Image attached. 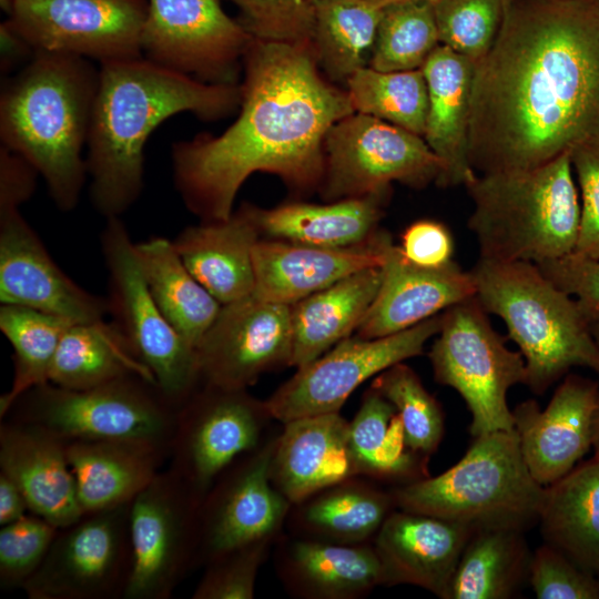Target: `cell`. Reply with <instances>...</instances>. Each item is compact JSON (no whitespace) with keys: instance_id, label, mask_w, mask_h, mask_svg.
Instances as JSON below:
<instances>
[{"instance_id":"1","label":"cell","mask_w":599,"mask_h":599,"mask_svg":"<svg viewBox=\"0 0 599 599\" xmlns=\"http://www.w3.org/2000/svg\"><path fill=\"white\" fill-rule=\"evenodd\" d=\"M599 135V0H508L475 64L469 162L529 170Z\"/></svg>"},{"instance_id":"2","label":"cell","mask_w":599,"mask_h":599,"mask_svg":"<svg viewBox=\"0 0 599 599\" xmlns=\"http://www.w3.org/2000/svg\"><path fill=\"white\" fill-rule=\"evenodd\" d=\"M242 69L236 120L220 135L172 145L174 186L201 222L229 219L241 186L256 172L278 176L297 193L318 190L325 135L355 112L309 47L252 38Z\"/></svg>"},{"instance_id":"3","label":"cell","mask_w":599,"mask_h":599,"mask_svg":"<svg viewBox=\"0 0 599 599\" xmlns=\"http://www.w3.org/2000/svg\"><path fill=\"white\" fill-rule=\"evenodd\" d=\"M241 84H212L143 57L100 64L87 142L89 196L105 220L121 217L144 187V146L169 118L191 112L203 121L232 114Z\"/></svg>"},{"instance_id":"4","label":"cell","mask_w":599,"mask_h":599,"mask_svg":"<svg viewBox=\"0 0 599 599\" xmlns=\"http://www.w3.org/2000/svg\"><path fill=\"white\" fill-rule=\"evenodd\" d=\"M98 85L99 69L89 59L35 51L1 88V145L38 170L62 212L78 205L88 179L83 146Z\"/></svg>"},{"instance_id":"5","label":"cell","mask_w":599,"mask_h":599,"mask_svg":"<svg viewBox=\"0 0 599 599\" xmlns=\"http://www.w3.org/2000/svg\"><path fill=\"white\" fill-rule=\"evenodd\" d=\"M466 189L479 257L539 264L575 252L581 206L570 152L529 170L477 174Z\"/></svg>"},{"instance_id":"6","label":"cell","mask_w":599,"mask_h":599,"mask_svg":"<svg viewBox=\"0 0 599 599\" xmlns=\"http://www.w3.org/2000/svg\"><path fill=\"white\" fill-rule=\"evenodd\" d=\"M476 298L506 325L522 355L526 386L545 394L572 368L599 376V348L590 322L575 297L555 285L535 263L478 257L470 270Z\"/></svg>"},{"instance_id":"7","label":"cell","mask_w":599,"mask_h":599,"mask_svg":"<svg viewBox=\"0 0 599 599\" xmlns=\"http://www.w3.org/2000/svg\"><path fill=\"white\" fill-rule=\"evenodd\" d=\"M545 486L530 474L517 432L474 437L465 455L435 477L393 490L398 509L429 515L473 529L528 530L538 522Z\"/></svg>"},{"instance_id":"8","label":"cell","mask_w":599,"mask_h":599,"mask_svg":"<svg viewBox=\"0 0 599 599\" xmlns=\"http://www.w3.org/2000/svg\"><path fill=\"white\" fill-rule=\"evenodd\" d=\"M177 410L156 383L131 375L84 389L44 383L22 394L2 419L40 426L65 443L131 439L170 451Z\"/></svg>"},{"instance_id":"9","label":"cell","mask_w":599,"mask_h":599,"mask_svg":"<svg viewBox=\"0 0 599 599\" xmlns=\"http://www.w3.org/2000/svg\"><path fill=\"white\" fill-rule=\"evenodd\" d=\"M428 357L435 380L465 400L473 437L514 429L507 394L526 384V363L519 351L505 344L476 296L441 313Z\"/></svg>"},{"instance_id":"10","label":"cell","mask_w":599,"mask_h":599,"mask_svg":"<svg viewBox=\"0 0 599 599\" xmlns=\"http://www.w3.org/2000/svg\"><path fill=\"white\" fill-rule=\"evenodd\" d=\"M108 273V315L164 396L180 407L200 386L195 348L167 321L142 275L135 243L121 217L105 220L100 236Z\"/></svg>"},{"instance_id":"11","label":"cell","mask_w":599,"mask_h":599,"mask_svg":"<svg viewBox=\"0 0 599 599\" xmlns=\"http://www.w3.org/2000/svg\"><path fill=\"white\" fill-rule=\"evenodd\" d=\"M323 151L318 191L326 202L386 194L393 182L423 189L443 169L423 136L358 112L328 130Z\"/></svg>"},{"instance_id":"12","label":"cell","mask_w":599,"mask_h":599,"mask_svg":"<svg viewBox=\"0 0 599 599\" xmlns=\"http://www.w3.org/2000/svg\"><path fill=\"white\" fill-rule=\"evenodd\" d=\"M203 497L169 467L130 504L132 569L123 599H169L200 555Z\"/></svg>"},{"instance_id":"13","label":"cell","mask_w":599,"mask_h":599,"mask_svg":"<svg viewBox=\"0 0 599 599\" xmlns=\"http://www.w3.org/2000/svg\"><path fill=\"white\" fill-rule=\"evenodd\" d=\"M130 504L84 512L59 528L21 588L30 599H123L132 569Z\"/></svg>"},{"instance_id":"14","label":"cell","mask_w":599,"mask_h":599,"mask_svg":"<svg viewBox=\"0 0 599 599\" xmlns=\"http://www.w3.org/2000/svg\"><path fill=\"white\" fill-rule=\"evenodd\" d=\"M441 313L388 336L355 335L343 339L297 368L265 400L272 418L285 424L301 417L338 413L362 383L395 364L422 355L426 343L441 326Z\"/></svg>"},{"instance_id":"15","label":"cell","mask_w":599,"mask_h":599,"mask_svg":"<svg viewBox=\"0 0 599 599\" xmlns=\"http://www.w3.org/2000/svg\"><path fill=\"white\" fill-rule=\"evenodd\" d=\"M271 418L246 389L200 384L179 407L167 467L204 498L226 467L263 443Z\"/></svg>"},{"instance_id":"16","label":"cell","mask_w":599,"mask_h":599,"mask_svg":"<svg viewBox=\"0 0 599 599\" xmlns=\"http://www.w3.org/2000/svg\"><path fill=\"white\" fill-rule=\"evenodd\" d=\"M252 35L229 17L221 0H148L142 57L212 84H238Z\"/></svg>"},{"instance_id":"17","label":"cell","mask_w":599,"mask_h":599,"mask_svg":"<svg viewBox=\"0 0 599 599\" xmlns=\"http://www.w3.org/2000/svg\"><path fill=\"white\" fill-rule=\"evenodd\" d=\"M148 0H13L7 22L34 51L100 64L142 57Z\"/></svg>"},{"instance_id":"18","label":"cell","mask_w":599,"mask_h":599,"mask_svg":"<svg viewBox=\"0 0 599 599\" xmlns=\"http://www.w3.org/2000/svg\"><path fill=\"white\" fill-rule=\"evenodd\" d=\"M276 438L235 459L204 496L200 565L231 549L272 540L281 529L292 504L271 479Z\"/></svg>"},{"instance_id":"19","label":"cell","mask_w":599,"mask_h":599,"mask_svg":"<svg viewBox=\"0 0 599 599\" xmlns=\"http://www.w3.org/2000/svg\"><path fill=\"white\" fill-rule=\"evenodd\" d=\"M291 306L253 295L222 305L195 347L200 384L246 389L263 374L290 366Z\"/></svg>"},{"instance_id":"20","label":"cell","mask_w":599,"mask_h":599,"mask_svg":"<svg viewBox=\"0 0 599 599\" xmlns=\"http://www.w3.org/2000/svg\"><path fill=\"white\" fill-rule=\"evenodd\" d=\"M0 303L72 324L108 315L105 297L84 290L61 270L20 210L0 214Z\"/></svg>"},{"instance_id":"21","label":"cell","mask_w":599,"mask_h":599,"mask_svg":"<svg viewBox=\"0 0 599 599\" xmlns=\"http://www.w3.org/2000/svg\"><path fill=\"white\" fill-rule=\"evenodd\" d=\"M598 394V380L568 373L545 408L528 399L512 409L524 460L540 485L565 476L590 450Z\"/></svg>"},{"instance_id":"22","label":"cell","mask_w":599,"mask_h":599,"mask_svg":"<svg viewBox=\"0 0 599 599\" xmlns=\"http://www.w3.org/2000/svg\"><path fill=\"white\" fill-rule=\"evenodd\" d=\"M390 242V234L379 229L365 242L347 247L260 238L253 248L252 295L292 306L352 274L382 266Z\"/></svg>"},{"instance_id":"23","label":"cell","mask_w":599,"mask_h":599,"mask_svg":"<svg viewBox=\"0 0 599 599\" xmlns=\"http://www.w3.org/2000/svg\"><path fill=\"white\" fill-rule=\"evenodd\" d=\"M473 530L443 518L393 510L373 544L383 586L413 585L449 599L454 573Z\"/></svg>"},{"instance_id":"24","label":"cell","mask_w":599,"mask_h":599,"mask_svg":"<svg viewBox=\"0 0 599 599\" xmlns=\"http://www.w3.org/2000/svg\"><path fill=\"white\" fill-rule=\"evenodd\" d=\"M382 281L355 335L377 338L408 329L474 297L473 275L455 261L441 267L409 262L390 242L385 251Z\"/></svg>"},{"instance_id":"25","label":"cell","mask_w":599,"mask_h":599,"mask_svg":"<svg viewBox=\"0 0 599 599\" xmlns=\"http://www.w3.org/2000/svg\"><path fill=\"white\" fill-rule=\"evenodd\" d=\"M0 471L20 487L30 512L57 528L83 515L67 443L53 433L32 424L1 419Z\"/></svg>"},{"instance_id":"26","label":"cell","mask_w":599,"mask_h":599,"mask_svg":"<svg viewBox=\"0 0 599 599\" xmlns=\"http://www.w3.org/2000/svg\"><path fill=\"white\" fill-rule=\"evenodd\" d=\"M283 425L276 438L271 479L291 504L297 505L329 486L359 476L349 445V423L339 412Z\"/></svg>"},{"instance_id":"27","label":"cell","mask_w":599,"mask_h":599,"mask_svg":"<svg viewBox=\"0 0 599 599\" xmlns=\"http://www.w3.org/2000/svg\"><path fill=\"white\" fill-rule=\"evenodd\" d=\"M476 62L439 44L422 68L428 110L424 140L440 160V187L470 183L477 173L469 162V120Z\"/></svg>"},{"instance_id":"28","label":"cell","mask_w":599,"mask_h":599,"mask_svg":"<svg viewBox=\"0 0 599 599\" xmlns=\"http://www.w3.org/2000/svg\"><path fill=\"white\" fill-rule=\"evenodd\" d=\"M260 238L242 203L229 219L187 226L172 242L196 281L225 305L253 294V248Z\"/></svg>"},{"instance_id":"29","label":"cell","mask_w":599,"mask_h":599,"mask_svg":"<svg viewBox=\"0 0 599 599\" xmlns=\"http://www.w3.org/2000/svg\"><path fill=\"white\" fill-rule=\"evenodd\" d=\"M78 499L84 512L131 502L162 470L169 449L131 439L67 443Z\"/></svg>"},{"instance_id":"30","label":"cell","mask_w":599,"mask_h":599,"mask_svg":"<svg viewBox=\"0 0 599 599\" xmlns=\"http://www.w3.org/2000/svg\"><path fill=\"white\" fill-rule=\"evenodd\" d=\"M386 194L343 199L325 204L288 202L264 209L243 203L261 238L319 247H347L377 230Z\"/></svg>"},{"instance_id":"31","label":"cell","mask_w":599,"mask_h":599,"mask_svg":"<svg viewBox=\"0 0 599 599\" xmlns=\"http://www.w3.org/2000/svg\"><path fill=\"white\" fill-rule=\"evenodd\" d=\"M382 270L352 274L291 306L290 366L300 368L355 332L376 297Z\"/></svg>"},{"instance_id":"32","label":"cell","mask_w":599,"mask_h":599,"mask_svg":"<svg viewBox=\"0 0 599 599\" xmlns=\"http://www.w3.org/2000/svg\"><path fill=\"white\" fill-rule=\"evenodd\" d=\"M538 524L544 542L599 575V458L582 459L545 486Z\"/></svg>"},{"instance_id":"33","label":"cell","mask_w":599,"mask_h":599,"mask_svg":"<svg viewBox=\"0 0 599 599\" xmlns=\"http://www.w3.org/2000/svg\"><path fill=\"white\" fill-rule=\"evenodd\" d=\"M281 568L287 586L306 598L353 599L383 586L379 558L366 542L297 539L285 549Z\"/></svg>"},{"instance_id":"34","label":"cell","mask_w":599,"mask_h":599,"mask_svg":"<svg viewBox=\"0 0 599 599\" xmlns=\"http://www.w3.org/2000/svg\"><path fill=\"white\" fill-rule=\"evenodd\" d=\"M134 247L142 275L159 308L195 348L222 304L191 274L172 240L152 236L135 243Z\"/></svg>"},{"instance_id":"35","label":"cell","mask_w":599,"mask_h":599,"mask_svg":"<svg viewBox=\"0 0 599 599\" xmlns=\"http://www.w3.org/2000/svg\"><path fill=\"white\" fill-rule=\"evenodd\" d=\"M131 375L156 383L116 326L103 318L68 327L55 353L49 382L64 388L84 389Z\"/></svg>"},{"instance_id":"36","label":"cell","mask_w":599,"mask_h":599,"mask_svg":"<svg viewBox=\"0 0 599 599\" xmlns=\"http://www.w3.org/2000/svg\"><path fill=\"white\" fill-rule=\"evenodd\" d=\"M349 445L359 476L410 484L428 477V458L414 451L394 405L370 387L349 423Z\"/></svg>"},{"instance_id":"37","label":"cell","mask_w":599,"mask_h":599,"mask_svg":"<svg viewBox=\"0 0 599 599\" xmlns=\"http://www.w3.org/2000/svg\"><path fill=\"white\" fill-rule=\"evenodd\" d=\"M524 530L474 529L458 561L449 599H508L528 581L529 550Z\"/></svg>"},{"instance_id":"38","label":"cell","mask_w":599,"mask_h":599,"mask_svg":"<svg viewBox=\"0 0 599 599\" xmlns=\"http://www.w3.org/2000/svg\"><path fill=\"white\" fill-rule=\"evenodd\" d=\"M297 524L313 539L343 545L364 544L378 532L396 508L392 491L348 478L297 504Z\"/></svg>"},{"instance_id":"39","label":"cell","mask_w":599,"mask_h":599,"mask_svg":"<svg viewBox=\"0 0 599 599\" xmlns=\"http://www.w3.org/2000/svg\"><path fill=\"white\" fill-rule=\"evenodd\" d=\"M312 48L331 82L368 67L383 8L370 0H313Z\"/></svg>"},{"instance_id":"40","label":"cell","mask_w":599,"mask_h":599,"mask_svg":"<svg viewBox=\"0 0 599 599\" xmlns=\"http://www.w3.org/2000/svg\"><path fill=\"white\" fill-rule=\"evenodd\" d=\"M72 323L37 309L2 305L0 331L13 349L11 386L0 397V418L29 389L49 382L61 338Z\"/></svg>"},{"instance_id":"41","label":"cell","mask_w":599,"mask_h":599,"mask_svg":"<svg viewBox=\"0 0 599 599\" xmlns=\"http://www.w3.org/2000/svg\"><path fill=\"white\" fill-rule=\"evenodd\" d=\"M345 85L355 112L423 136L428 92L422 69L384 72L365 67L348 78Z\"/></svg>"},{"instance_id":"42","label":"cell","mask_w":599,"mask_h":599,"mask_svg":"<svg viewBox=\"0 0 599 599\" xmlns=\"http://www.w3.org/2000/svg\"><path fill=\"white\" fill-rule=\"evenodd\" d=\"M440 44L432 0L383 8L368 67L384 72L422 69Z\"/></svg>"},{"instance_id":"43","label":"cell","mask_w":599,"mask_h":599,"mask_svg":"<svg viewBox=\"0 0 599 599\" xmlns=\"http://www.w3.org/2000/svg\"><path fill=\"white\" fill-rule=\"evenodd\" d=\"M370 387L396 408L409 447L429 458L445 432V415L438 400L424 387L415 370L404 362L376 375Z\"/></svg>"},{"instance_id":"44","label":"cell","mask_w":599,"mask_h":599,"mask_svg":"<svg viewBox=\"0 0 599 599\" xmlns=\"http://www.w3.org/2000/svg\"><path fill=\"white\" fill-rule=\"evenodd\" d=\"M508 0H432L439 42L479 61L493 47Z\"/></svg>"},{"instance_id":"45","label":"cell","mask_w":599,"mask_h":599,"mask_svg":"<svg viewBox=\"0 0 599 599\" xmlns=\"http://www.w3.org/2000/svg\"><path fill=\"white\" fill-rule=\"evenodd\" d=\"M58 529L32 512L1 526V588L16 589L23 587L43 562Z\"/></svg>"},{"instance_id":"46","label":"cell","mask_w":599,"mask_h":599,"mask_svg":"<svg viewBox=\"0 0 599 599\" xmlns=\"http://www.w3.org/2000/svg\"><path fill=\"white\" fill-rule=\"evenodd\" d=\"M256 39L312 48L313 8L306 0H229Z\"/></svg>"},{"instance_id":"47","label":"cell","mask_w":599,"mask_h":599,"mask_svg":"<svg viewBox=\"0 0 599 599\" xmlns=\"http://www.w3.org/2000/svg\"><path fill=\"white\" fill-rule=\"evenodd\" d=\"M270 542L271 540H263L241 546L209 560L192 598H254L256 576Z\"/></svg>"},{"instance_id":"48","label":"cell","mask_w":599,"mask_h":599,"mask_svg":"<svg viewBox=\"0 0 599 599\" xmlns=\"http://www.w3.org/2000/svg\"><path fill=\"white\" fill-rule=\"evenodd\" d=\"M528 582L538 599H599L598 576L546 542L531 555Z\"/></svg>"},{"instance_id":"49","label":"cell","mask_w":599,"mask_h":599,"mask_svg":"<svg viewBox=\"0 0 599 599\" xmlns=\"http://www.w3.org/2000/svg\"><path fill=\"white\" fill-rule=\"evenodd\" d=\"M580 192L581 219L575 253L599 260V135L570 151Z\"/></svg>"},{"instance_id":"50","label":"cell","mask_w":599,"mask_h":599,"mask_svg":"<svg viewBox=\"0 0 599 599\" xmlns=\"http://www.w3.org/2000/svg\"><path fill=\"white\" fill-rule=\"evenodd\" d=\"M536 265L555 285L576 298L590 323L599 318V260L573 252Z\"/></svg>"},{"instance_id":"51","label":"cell","mask_w":599,"mask_h":599,"mask_svg":"<svg viewBox=\"0 0 599 599\" xmlns=\"http://www.w3.org/2000/svg\"><path fill=\"white\" fill-rule=\"evenodd\" d=\"M412 263L423 267H441L453 262L454 237L449 229L436 220L423 219L409 224L398 246Z\"/></svg>"},{"instance_id":"52","label":"cell","mask_w":599,"mask_h":599,"mask_svg":"<svg viewBox=\"0 0 599 599\" xmlns=\"http://www.w3.org/2000/svg\"><path fill=\"white\" fill-rule=\"evenodd\" d=\"M38 170L22 155L0 146V214L19 211L33 195Z\"/></svg>"},{"instance_id":"53","label":"cell","mask_w":599,"mask_h":599,"mask_svg":"<svg viewBox=\"0 0 599 599\" xmlns=\"http://www.w3.org/2000/svg\"><path fill=\"white\" fill-rule=\"evenodd\" d=\"M1 40V74H7L26 58L31 59L34 54L32 47L17 33L7 20L0 24Z\"/></svg>"},{"instance_id":"54","label":"cell","mask_w":599,"mask_h":599,"mask_svg":"<svg viewBox=\"0 0 599 599\" xmlns=\"http://www.w3.org/2000/svg\"><path fill=\"white\" fill-rule=\"evenodd\" d=\"M29 505L20 487L0 471V525L13 522L27 515Z\"/></svg>"},{"instance_id":"55","label":"cell","mask_w":599,"mask_h":599,"mask_svg":"<svg viewBox=\"0 0 599 599\" xmlns=\"http://www.w3.org/2000/svg\"><path fill=\"white\" fill-rule=\"evenodd\" d=\"M595 457L599 458V394L597 398L596 409L592 422V446Z\"/></svg>"},{"instance_id":"56","label":"cell","mask_w":599,"mask_h":599,"mask_svg":"<svg viewBox=\"0 0 599 599\" xmlns=\"http://www.w3.org/2000/svg\"><path fill=\"white\" fill-rule=\"evenodd\" d=\"M591 333L599 348V318L590 323Z\"/></svg>"},{"instance_id":"57","label":"cell","mask_w":599,"mask_h":599,"mask_svg":"<svg viewBox=\"0 0 599 599\" xmlns=\"http://www.w3.org/2000/svg\"><path fill=\"white\" fill-rule=\"evenodd\" d=\"M370 1L378 4L379 7L384 8V7L393 4V3H398V2H404V1H412V0H370Z\"/></svg>"},{"instance_id":"58","label":"cell","mask_w":599,"mask_h":599,"mask_svg":"<svg viewBox=\"0 0 599 599\" xmlns=\"http://www.w3.org/2000/svg\"><path fill=\"white\" fill-rule=\"evenodd\" d=\"M306 1L312 2L313 0H306Z\"/></svg>"},{"instance_id":"59","label":"cell","mask_w":599,"mask_h":599,"mask_svg":"<svg viewBox=\"0 0 599 599\" xmlns=\"http://www.w3.org/2000/svg\"><path fill=\"white\" fill-rule=\"evenodd\" d=\"M598 579H599V575H598Z\"/></svg>"}]
</instances>
